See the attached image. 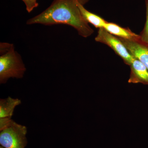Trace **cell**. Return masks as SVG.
I'll return each mask as SVG.
<instances>
[{"instance_id": "cell-7", "label": "cell", "mask_w": 148, "mask_h": 148, "mask_svg": "<svg viewBox=\"0 0 148 148\" xmlns=\"http://www.w3.org/2000/svg\"><path fill=\"white\" fill-rule=\"evenodd\" d=\"M103 28L111 34L121 38L132 41L140 40V35L133 33L129 29L123 28L115 23L107 22Z\"/></svg>"}, {"instance_id": "cell-9", "label": "cell", "mask_w": 148, "mask_h": 148, "mask_svg": "<svg viewBox=\"0 0 148 148\" xmlns=\"http://www.w3.org/2000/svg\"><path fill=\"white\" fill-rule=\"evenodd\" d=\"M84 3L79 2L78 6L82 16L88 23H90L96 28H103L107 21L101 16L92 13L85 8Z\"/></svg>"}, {"instance_id": "cell-1", "label": "cell", "mask_w": 148, "mask_h": 148, "mask_svg": "<svg viewBox=\"0 0 148 148\" xmlns=\"http://www.w3.org/2000/svg\"><path fill=\"white\" fill-rule=\"evenodd\" d=\"M89 0H53L50 5L41 13L27 20V24H41L45 26L66 24L73 27L79 36H90L94 32L81 13L79 2Z\"/></svg>"}, {"instance_id": "cell-11", "label": "cell", "mask_w": 148, "mask_h": 148, "mask_svg": "<svg viewBox=\"0 0 148 148\" xmlns=\"http://www.w3.org/2000/svg\"><path fill=\"white\" fill-rule=\"evenodd\" d=\"M26 5V10L29 13L32 12L39 6L37 0H21Z\"/></svg>"}, {"instance_id": "cell-2", "label": "cell", "mask_w": 148, "mask_h": 148, "mask_svg": "<svg viewBox=\"0 0 148 148\" xmlns=\"http://www.w3.org/2000/svg\"><path fill=\"white\" fill-rule=\"evenodd\" d=\"M0 83L5 84L10 78L21 79L26 68L20 54L12 44H0Z\"/></svg>"}, {"instance_id": "cell-8", "label": "cell", "mask_w": 148, "mask_h": 148, "mask_svg": "<svg viewBox=\"0 0 148 148\" xmlns=\"http://www.w3.org/2000/svg\"><path fill=\"white\" fill-rule=\"evenodd\" d=\"M21 100L9 96L0 99V118H12L16 106L21 104Z\"/></svg>"}, {"instance_id": "cell-3", "label": "cell", "mask_w": 148, "mask_h": 148, "mask_svg": "<svg viewBox=\"0 0 148 148\" xmlns=\"http://www.w3.org/2000/svg\"><path fill=\"white\" fill-rule=\"evenodd\" d=\"M27 127L12 118H0V145L4 148H25Z\"/></svg>"}, {"instance_id": "cell-10", "label": "cell", "mask_w": 148, "mask_h": 148, "mask_svg": "<svg viewBox=\"0 0 148 148\" xmlns=\"http://www.w3.org/2000/svg\"><path fill=\"white\" fill-rule=\"evenodd\" d=\"M146 6V21L145 27L140 35V40L148 44V0H145Z\"/></svg>"}, {"instance_id": "cell-6", "label": "cell", "mask_w": 148, "mask_h": 148, "mask_svg": "<svg viewBox=\"0 0 148 148\" xmlns=\"http://www.w3.org/2000/svg\"><path fill=\"white\" fill-rule=\"evenodd\" d=\"M129 83H141L148 85V71L145 65L135 58L130 64Z\"/></svg>"}, {"instance_id": "cell-12", "label": "cell", "mask_w": 148, "mask_h": 148, "mask_svg": "<svg viewBox=\"0 0 148 148\" xmlns=\"http://www.w3.org/2000/svg\"><path fill=\"white\" fill-rule=\"evenodd\" d=\"M0 148H4L3 147H2V146H0Z\"/></svg>"}, {"instance_id": "cell-5", "label": "cell", "mask_w": 148, "mask_h": 148, "mask_svg": "<svg viewBox=\"0 0 148 148\" xmlns=\"http://www.w3.org/2000/svg\"><path fill=\"white\" fill-rule=\"evenodd\" d=\"M130 53L141 61L148 71V44L140 40L132 41L119 38Z\"/></svg>"}, {"instance_id": "cell-4", "label": "cell", "mask_w": 148, "mask_h": 148, "mask_svg": "<svg viewBox=\"0 0 148 148\" xmlns=\"http://www.w3.org/2000/svg\"><path fill=\"white\" fill-rule=\"evenodd\" d=\"M95 40L97 42L105 44L110 47L128 66H130L135 58L130 53L118 37L111 34L103 28L99 29Z\"/></svg>"}]
</instances>
